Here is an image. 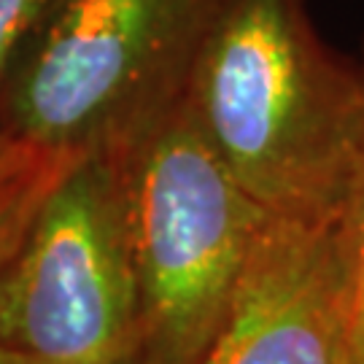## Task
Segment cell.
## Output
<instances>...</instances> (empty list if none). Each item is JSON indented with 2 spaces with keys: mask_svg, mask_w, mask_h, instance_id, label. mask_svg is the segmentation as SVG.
Segmentation results:
<instances>
[{
  "mask_svg": "<svg viewBox=\"0 0 364 364\" xmlns=\"http://www.w3.org/2000/svg\"><path fill=\"white\" fill-rule=\"evenodd\" d=\"M210 144L259 205L338 221L364 124L359 60L316 30L305 0H235L189 78Z\"/></svg>",
  "mask_w": 364,
  "mask_h": 364,
  "instance_id": "1",
  "label": "cell"
},
{
  "mask_svg": "<svg viewBox=\"0 0 364 364\" xmlns=\"http://www.w3.org/2000/svg\"><path fill=\"white\" fill-rule=\"evenodd\" d=\"M105 149L117 154L124 181L141 364H197L273 213L227 168L189 90Z\"/></svg>",
  "mask_w": 364,
  "mask_h": 364,
  "instance_id": "2",
  "label": "cell"
},
{
  "mask_svg": "<svg viewBox=\"0 0 364 364\" xmlns=\"http://www.w3.org/2000/svg\"><path fill=\"white\" fill-rule=\"evenodd\" d=\"M235 0H70L16 57L0 130L57 151L119 144L189 90Z\"/></svg>",
  "mask_w": 364,
  "mask_h": 364,
  "instance_id": "3",
  "label": "cell"
},
{
  "mask_svg": "<svg viewBox=\"0 0 364 364\" xmlns=\"http://www.w3.org/2000/svg\"><path fill=\"white\" fill-rule=\"evenodd\" d=\"M0 343L38 364H141L138 281L114 151L92 149L70 162L0 270Z\"/></svg>",
  "mask_w": 364,
  "mask_h": 364,
  "instance_id": "4",
  "label": "cell"
},
{
  "mask_svg": "<svg viewBox=\"0 0 364 364\" xmlns=\"http://www.w3.org/2000/svg\"><path fill=\"white\" fill-rule=\"evenodd\" d=\"M197 364H356L338 221L267 219L232 308Z\"/></svg>",
  "mask_w": 364,
  "mask_h": 364,
  "instance_id": "5",
  "label": "cell"
},
{
  "mask_svg": "<svg viewBox=\"0 0 364 364\" xmlns=\"http://www.w3.org/2000/svg\"><path fill=\"white\" fill-rule=\"evenodd\" d=\"M81 151L49 149L30 168L0 186V270L19 254L43 200Z\"/></svg>",
  "mask_w": 364,
  "mask_h": 364,
  "instance_id": "6",
  "label": "cell"
},
{
  "mask_svg": "<svg viewBox=\"0 0 364 364\" xmlns=\"http://www.w3.org/2000/svg\"><path fill=\"white\" fill-rule=\"evenodd\" d=\"M359 70H362L364 81V43L362 54H359ZM338 224L343 251H346V264H348V275H351L356 364H364V124L359 154H356V165H353V178Z\"/></svg>",
  "mask_w": 364,
  "mask_h": 364,
  "instance_id": "7",
  "label": "cell"
},
{
  "mask_svg": "<svg viewBox=\"0 0 364 364\" xmlns=\"http://www.w3.org/2000/svg\"><path fill=\"white\" fill-rule=\"evenodd\" d=\"M70 0H0V97L25 46Z\"/></svg>",
  "mask_w": 364,
  "mask_h": 364,
  "instance_id": "8",
  "label": "cell"
},
{
  "mask_svg": "<svg viewBox=\"0 0 364 364\" xmlns=\"http://www.w3.org/2000/svg\"><path fill=\"white\" fill-rule=\"evenodd\" d=\"M49 149L27 141L22 135H14L9 130H0V186L11 181L16 173L30 168L36 159L46 154Z\"/></svg>",
  "mask_w": 364,
  "mask_h": 364,
  "instance_id": "9",
  "label": "cell"
},
{
  "mask_svg": "<svg viewBox=\"0 0 364 364\" xmlns=\"http://www.w3.org/2000/svg\"><path fill=\"white\" fill-rule=\"evenodd\" d=\"M0 364H38L30 353L19 351V348H14V346H6V343H0Z\"/></svg>",
  "mask_w": 364,
  "mask_h": 364,
  "instance_id": "10",
  "label": "cell"
}]
</instances>
